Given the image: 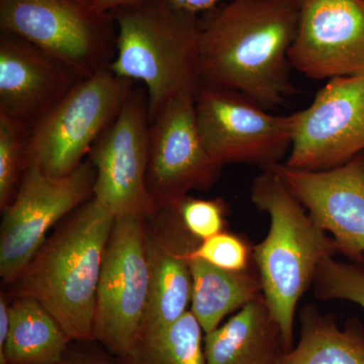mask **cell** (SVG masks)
I'll use <instances>...</instances> for the list:
<instances>
[{
  "instance_id": "6da1fadb",
  "label": "cell",
  "mask_w": 364,
  "mask_h": 364,
  "mask_svg": "<svg viewBox=\"0 0 364 364\" xmlns=\"http://www.w3.org/2000/svg\"><path fill=\"white\" fill-rule=\"evenodd\" d=\"M299 0H231L200 20L202 85L240 93L267 111L296 92L289 52Z\"/></svg>"
},
{
  "instance_id": "7a4b0ae2",
  "label": "cell",
  "mask_w": 364,
  "mask_h": 364,
  "mask_svg": "<svg viewBox=\"0 0 364 364\" xmlns=\"http://www.w3.org/2000/svg\"><path fill=\"white\" fill-rule=\"evenodd\" d=\"M114 218L92 198L46 240L13 284L14 298L37 299L72 341L95 342L98 282Z\"/></svg>"
},
{
  "instance_id": "3957f363",
  "label": "cell",
  "mask_w": 364,
  "mask_h": 364,
  "mask_svg": "<svg viewBox=\"0 0 364 364\" xmlns=\"http://www.w3.org/2000/svg\"><path fill=\"white\" fill-rule=\"evenodd\" d=\"M251 202L269 217L267 237L253 246L262 294L282 331L286 350L293 348L299 301L312 287L320 263L338 254L331 236L272 168L262 169L251 186Z\"/></svg>"
},
{
  "instance_id": "277c9868",
  "label": "cell",
  "mask_w": 364,
  "mask_h": 364,
  "mask_svg": "<svg viewBox=\"0 0 364 364\" xmlns=\"http://www.w3.org/2000/svg\"><path fill=\"white\" fill-rule=\"evenodd\" d=\"M112 13L119 33L116 58L107 66L119 77L145 85L150 123L174 97L196 95L202 85L198 16L158 0Z\"/></svg>"
},
{
  "instance_id": "5b68a950",
  "label": "cell",
  "mask_w": 364,
  "mask_h": 364,
  "mask_svg": "<svg viewBox=\"0 0 364 364\" xmlns=\"http://www.w3.org/2000/svg\"><path fill=\"white\" fill-rule=\"evenodd\" d=\"M133 90V81L119 77L107 65L81 79L31 131L26 162L51 177L70 174L116 119Z\"/></svg>"
},
{
  "instance_id": "8992f818",
  "label": "cell",
  "mask_w": 364,
  "mask_h": 364,
  "mask_svg": "<svg viewBox=\"0 0 364 364\" xmlns=\"http://www.w3.org/2000/svg\"><path fill=\"white\" fill-rule=\"evenodd\" d=\"M149 301V267L144 218H114L98 282L93 338L114 358L142 338Z\"/></svg>"
},
{
  "instance_id": "52a82bcc",
  "label": "cell",
  "mask_w": 364,
  "mask_h": 364,
  "mask_svg": "<svg viewBox=\"0 0 364 364\" xmlns=\"http://www.w3.org/2000/svg\"><path fill=\"white\" fill-rule=\"evenodd\" d=\"M95 167L82 162L64 177L26 162L18 193L2 212L0 277L13 284L47 240L50 229L93 193Z\"/></svg>"
},
{
  "instance_id": "ba28073f",
  "label": "cell",
  "mask_w": 364,
  "mask_h": 364,
  "mask_svg": "<svg viewBox=\"0 0 364 364\" xmlns=\"http://www.w3.org/2000/svg\"><path fill=\"white\" fill-rule=\"evenodd\" d=\"M198 133L210 156L269 168L282 163L293 143V117L275 116L227 88L202 85L195 97Z\"/></svg>"
},
{
  "instance_id": "9c48e42d",
  "label": "cell",
  "mask_w": 364,
  "mask_h": 364,
  "mask_svg": "<svg viewBox=\"0 0 364 364\" xmlns=\"http://www.w3.org/2000/svg\"><path fill=\"white\" fill-rule=\"evenodd\" d=\"M149 127L147 92L136 88L91 148L97 172L93 198L114 217L145 218L157 210L147 189Z\"/></svg>"
},
{
  "instance_id": "30bf717a",
  "label": "cell",
  "mask_w": 364,
  "mask_h": 364,
  "mask_svg": "<svg viewBox=\"0 0 364 364\" xmlns=\"http://www.w3.org/2000/svg\"><path fill=\"white\" fill-rule=\"evenodd\" d=\"M291 117L287 166L324 171L350 161L364 152V73L329 79Z\"/></svg>"
},
{
  "instance_id": "8fae6325",
  "label": "cell",
  "mask_w": 364,
  "mask_h": 364,
  "mask_svg": "<svg viewBox=\"0 0 364 364\" xmlns=\"http://www.w3.org/2000/svg\"><path fill=\"white\" fill-rule=\"evenodd\" d=\"M196 95L170 100L150 123L147 189L157 208L172 207L193 191H208L223 165L205 149L196 122Z\"/></svg>"
},
{
  "instance_id": "7c38bea8",
  "label": "cell",
  "mask_w": 364,
  "mask_h": 364,
  "mask_svg": "<svg viewBox=\"0 0 364 364\" xmlns=\"http://www.w3.org/2000/svg\"><path fill=\"white\" fill-rule=\"evenodd\" d=\"M102 18L72 0H0L1 33L35 45L83 77L105 66Z\"/></svg>"
},
{
  "instance_id": "4fadbf2b",
  "label": "cell",
  "mask_w": 364,
  "mask_h": 364,
  "mask_svg": "<svg viewBox=\"0 0 364 364\" xmlns=\"http://www.w3.org/2000/svg\"><path fill=\"white\" fill-rule=\"evenodd\" d=\"M289 60L313 80L364 73V0H299Z\"/></svg>"
},
{
  "instance_id": "5bb4252c",
  "label": "cell",
  "mask_w": 364,
  "mask_h": 364,
  "mask_svg": "<svg viewBox=\"0 0 364 364\" xmlns=\"http://www.w3.org/2000/svg\"><path fill=\"white\" fill-rule=\"evenodd\" d=\"M277 172L311 218L332 237L338 254L358 261L364 255V152L339 167L324 171L291 168Z\"/></svg>"
},
{
  "instance_id": "9a60e30c",
  "label": "cell",
  "mask_w": 364,
  "mask_h": 364,
  "mask_svg": "<svg viewBox=\"0 0 364 364\" xmlns=\"http://www.w3.org/2000/svg\"><path fill=\"white\" fill-rule=\"evenodd\" d=\"M149 217L151 224L144 218L149 301L141 339L159 334L188 312L193 291L188 254L200 243L182 224L176 207L157 208Z\"/></svg>"
},
{
  "instance_id": "2e32d148",
  "label": "cell",
  "mask_w": 364,
  "mask_h": 364,
  "mask_svg": "<svg viewBox=\"0 0 364 364\" xmlns=\"http://www.w3.org/2000/svg\"><path fill=\"white\" fill-rule=\"evenodd\" d=\"M83 76L26 41L1 33L0 114L32 131Z\"/></svg>"
},
{
  "instance_id": "e0dca14e",
  "label": "cell",
  "mask_w": 364,
  "mask_h": 364,
  "mask_svg": "<svg viewBox=\"0 0 364 364\" xmlns=\"http://www.w3.org/2000/svg\"><path fill=\"white\" fill-rule=\"evenodd\" d=\"M205 364H277L282 331L261 294L203 338Z\"/></svg>"
},
{
  "instance_id": "ac0fdd59",
  "label": "cell",
  "mask_w": 364,
  "mask_h": 364,
  "mask_svg": "<svg viewBox=\"0 0 364 364\" xmlns=\"http://www.w3.org/2000/svg\"><path fill=\"white\" fill-rule=\"evenodd\" d=\"M9 310V331L0 348V364H58L72 340L42 304L16 296Z\"/></svg>"
},
{
  "instance_id": "d6986e66",
  "label": "cell",
  "mask_w": 364,
  "mask_h": 364,
  "mask_svg": "<svg viewBox=\"0 0 364 364\" xmlns=\"http://www.w3.org/2000/svg\"><path fill=\"white\" fill-rule=\"evenodd\" d=\"M191 312L203 331L217 329L229 314L239 311L262 294L255 264L243 272H230L200 259H191Z\"/></svg>"
},
{
  "instance_id": "ffe728a7",
  "label": "cell",
  "mask_w": 364,
  "mask_h": 364,
  "mask_svg": "<svg viewBox=\"0 0 364 364\" xmlns=\"http://www.w3.org/2000/svg\"><path fill=\"white\" fill-rule=\"evenodd\" d=\"M299 321L298 345L277 364H364V328L358 318L340 328L334 318L308 305L301 309Z\"/></svg>"
},
{
  "instance_id": "44dd1931",
  "label": "cell",
  "mask_w": 364,
  "mask_h": 364,
  "mask_svg": "<svg viewBox=\"0 0 364 364\" xmlns=\"http://www.w3.org/2000/svg\"><path fill=\"white\" fill-rule=\"evenodd\" d=\"M203 332L188 311L159 334L141 339L130 353L112 358V364H205Z\"/></svg>"
},
{
  "instance_id": "7402d4cb",
  "label": "cell",
  "mask_w": 364,
  "mask_h": 364,
  "mask_svg": "<svg viewBox=\"0 0 364 364\" xmlns=\"http://www.w3.org/2000/svg\"><path fill=\"white\" fill-rule=\"evenodd\" d=\"M312 287L320 301H352L364 310V255L358 261L326 258L317 268Z\"/></svg>"
},
{
  "instance_id": "603a6c76",
  "label": "cell",
  "mask_w": 364,
  "mask_h": 364,
  "mask_svg": "<svg viewBox=\"0 0 364 364\" xmlns=\"http://www.w3.org/2000/svg\"><path fill=\"white\" fill-rule=\"evenodd\" d=\"M31 131L0 114V208L7 207L18 193L26 162Z\"/></svg>"
},
{
  "instance_id": "cb8c5ba5",
  "label": "cell",
  "mask_w": 364,
  "mask_h": 364,
  "mask_svg": "<svg viewBox=\"0 0 364 364\" xmlns=\"http://www.w3.org/2000/svg\"><path fill=\"white\" fill-rule=\"evenodd\" d=\"M188 258L203 260L230 272H243L254 265L253 246L240 235L223 231L200 241Z\"/></svg>"
},
{
  "instance_id": "d4e9b609",
  "label": "cell",
  "mask_w": 364,
  "mask_h": 364,
  "mask_svg": "<svg viewBox=\"0 0 364 364\" xmlns=\"http://www.w3.org/2000/svg\"><path fill=\"white\" fill-rule=\"evenodd\" d=\"M182 224L198 241L207 240L224 231L227 205L222 198L203 200L186 196L176 205Z\"/></svg>"
},
{
  "instance_id": "484cf974",
  "label": "cell",
  "mask_w": 364,
  "mask_h": 364,
  "mask_svg": "<svg viewBox=\"0 0 364 364\" xmlns=\"http://www.w3.org/2000/svg\"><path fill=\"white\" fill-rule=\"evenodd\" d=\"M158 1L174 11L198 16L200 14H207L213 11L222 0H158Z\"/></svg>"
},
{
  "instance_id": "4316f807",
  "label": "cell",
  "mask_w": 364,
  "mask_h": 364,
  "mask_svg": "<svg viewBox=\"0 0 364 364\" xmlns=\"http://www.w3.org/2000/svg\"><path fill=\"white\" fill-rule=\"evenodd\" d=\"M144 1L145 0H95V4L91 7V13L95 16H105L117 9L138 6Z\"/></svg>"
},
{
  "instance_id": "83f0119b",
  "label": "cell",
  "mask_w": 364,
  "mask_h": 364,
  "mask_svg": "<svg viewBox=\"0 0 364 364\" xmlns=\"http://www.w3.org/2000/svg\"><path fill=\"white\" fill-rule=\"evenodd\" d=\"M58 364H112V359L90 358V356L71 355L67 352L65 358Z\"/></svg>"
},
{
  "instance_id": "f1b7e54d",
  "label": "cell",
  "mask_w": 364,
  "mask_h": 364,
  "mask_svg": "<svg viewBox=\"0 0 364 364\" xmlns=\"http://www.w3.org/2000/svg\"><path fill=\"white\" fill-rule=\"evenodd\" d=\"M72 1L75 2L76 4L83 7V9H87V11H91V7H92L93 4H95V0H72Z\"/></svg>"
}]
</instances>
